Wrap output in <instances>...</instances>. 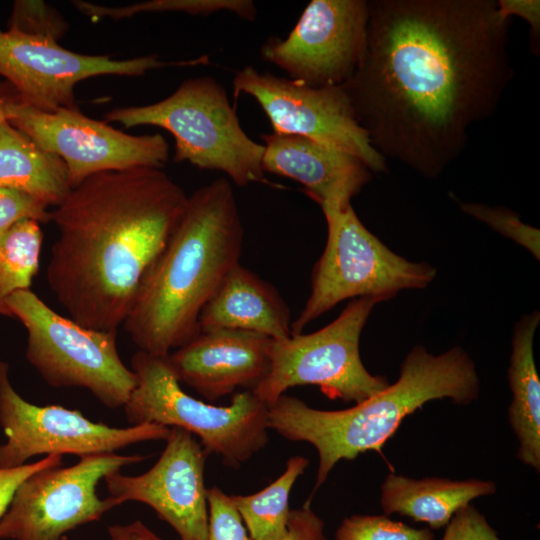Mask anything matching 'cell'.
I'll use <instances>...</instances> for the list:
<instances>
[{
    "label": "cell",
    "mask_w": 540,
    "mask_h": 540,
    "mask_svg": "<svg viewBox=\"0 0 540 540\" xmlns=\"http://www.w3.org/2000/svg\"><path fill=\"white\" fill-rule=\"evenodd\" d=\"M463 212L484 222L493 230L512 239L526 248L539 260L540 258V231L525 224L519 215L503 206H489L481 203H460Z\"/></svg>",
    "instance_id": "obj_28"
},
{
    "label": "cell",
    "mask_w": 540,
    "mask_h": 540,
    "mask_svg": "<svg viewBox=\"0 0 540 540\" xmlns=\"http://www.w3.org/2000/svg\"><path fill=\"white\" fill-rule=\"evenodd\" d=\"M64 16L41 0H17L8 21V30L58 42L68 31Z\"/></svg>",
    "instance_id": "obj_27"
},
{
    "label": "cell",
    "mask_w": 540,
    "mask_h": 540,
    "mask_svg": "<svg viewBox=\"0 0 540 540\" xmlns=\"http://www.w3.org/2000/svg\"><path fill=\"white\" fill-rule=\"evenodd\" d=\"M158 461L145 473L115 471L104 480L119 504L138 501L150 506L181 540H207L208 503L204 470L207 453L195 436L171 427Z\"/></svg>",
    "instance_id": "obj_16"
},
{
    "label": "cell",
    "mask_w": 540,
    "mask_h": 540,
    "mask_svg": "<svg viewBox=\"0 0 540 540\" xmlns=\"http://www.w3.org/2000/svg\"><path fill=\"white\" fill-rule=\"evenodd\" d=\"M377 297L352 299L339 316L309 334L273 340L267 375L251 390L267 407L286 390L315 385L330 399L361 403L386 389L387 378L372 375L360 356V336Z\"/></svg>",
    "instance_id": "obj_9"
},
{
    "label": "cell",
    "mask_w": 540,
    "mask_h": 540,
    "mask_svg": "<svg viewBox=\"0 0 540 540\" xmlns=\"http://www.w3.org/2000/svg\"><path fill=\"white\" fill-rule=\"evenodd\" d=\"M496 490L490 480L414 479L390 473L381 485L380 504L387 516L397 513L426 523L429 528L440 529L459 509Z\"/></svg>",
    "instance_id": "obj_20"
},
{
    "label": "cell",
    "mask_w": 540,
    "mask_h": 540,
    "mask_svg": "<svg viewBox=\"0 0 540 540\" xmlns=\"http://www.w3.org/2000/svg\"><path fill=\"white\" fill-rule=\"evenodd\" d=\"M105 120L165 129L175 140V162L221 171L237 186L266 180L264 145L246 134L225 88L211 76L188 78L156 103L115 108Z\"/></svg>",
    "instance_id": "obj_5"
},
{
    "label": "cell",
    "mask_w": 540,
    "mask_h": 540,
    "mask_svg": "<svg viewBox=\"0 0 540 540\" xmlns=\"http://www.w3.org/2000/svg\"><path fill=\"white\" fill-rule=\"evenodd\" d=\"M244 227L232 184L188 196L182 218L145 273L123 323L139 351L168 356L200 333L199 316L239 262Z\"/></svg>",
    "instance_id": "obj_3"
},
{
    "label": "cell",
    "mask_w": 540,
    "mask_h": 540,
    "mask_svg": "<svg viewBox=\"0 0 540 540\" xmlns=\"http://www.w3.org/2000/svg\"><path fill=\"white\" fill-rule=\"evenodd\" d=\"M308 464L307 458L292 456L284 472L264 489L250 495H230L251 540H282L290 513V492Z\"/></svg>",
    "instance_id": "obj_23"
},
{
    "label": "cell",
    "mask_w": 540,
    "mask_h": 540,
    "mask_svg": "<svg viewBox=\"0 0 540 540\" xmlns=\"http://www.w3.org/2000/svg\"><path fill=\"white\" fill-rule=\"evenodd\" d=\"M368 18L367 0H312L285 39L263 43L261 57L310 87L341 86L363 58Z\"/></svg>",
    "instance_id": "obj_14"
},
{
    "label": "cell",
    "mask_w": 540,
    "mask_h": 540,
    "mask_svg": "<svg viewBox=\"0 0 540 540\" xmlns=\"http://www.w3.org/2000/svg\"><path fill=\"white\" fill-rule=\"evenodd\" d=\"M441 540H501L473 505L459 509L445 526Z\"/></svg>",
    "instance_id": "obj_31"
},
{
    "label": "cell",
    "mask_w": 540,
    "mask_h": 540,
    "mask_svg": "<svg viewBox=\"0 0 540 540\" xmlns=\"http://www.w3.org/2000/svg\"><path fill=\"white\" fill-rule=\"evenodd\" d=\"M73 6L91 20H120L141 13L180 12L207 16L219 11L231 12L241 19L254 21L256 5L251 0H149L124 6H106L86 1H72Z\"/></svg>",
    "instance_id": "obj_25"
},
{
    "label": "cell",
    "mask_w": 540,
    "mask_h": 540,
    "mask_svg": "<svg viewBox=\"0 0 540 540\" xmlns=\"http://www.w3.org/2000/svg\"><path fill=\"white\" fill-rule=\"evenodd\" d=\"M496 0H372L363 58L342 85L373 147L422 176L455 161L514 71Z\"/></svg>",
    "instance_id": "obj_1"
},
{
    "label": "cell",
    "mask_w": 540,
    "mask_h": 540,
    "mask_svg": "<svg viewBox=\"0 0 540 540\" xmlns=\"http://www.w3.org/2000/svg\"><path fill=\"white\" fill-rule=\"evenodd\" d=\"M187 199L158 167L105 171L74 186L51 212L58 237L46 272L68 317L88 328L117 332Z\"/></svg>",
    "instance_id": "obj_2"
},
{
    "label": "cell",
    "mask_w": 540,
    "mask_h": 540,
    "mask_svg": "<svg viewBox=\"0 0 540 540\" xmlns=\"http://www.w3.org/2000/svg\"><path fill=\"white\" fill-rule=\"evenodd\" d=\"M290 310L269 282L238 263L203 307L200 332L242 330L273 340L291 336Z\"/></svg>",
    "instance_id": "obj_19"
},
{
    "label": "cell",
    "mask_w": 540,
    "mask_h": 540,
    "mask_svg": "<svg viewBox=\"0 0 540 540\" xmlns=\"http://www.w3.org/2000/svg\"><path fill=\"white\" fill-rule=\"evenodd\" d=\"M136 385L123 406L133 425L177 427L200 439L203 449L238 468L268 443V407L251 390L235 393L228 406L187 394L167 356L137 351L131 358Z\"/></svg>",
    "instance_id": "obj_6"
},
{
    "label": "cell",
    "mask_w": 540,
    "mask_h": 540,
    "mask_svg": "<svg viewBox=\"0 0 540 540\" xmlns=\"http://www.w3.org/2000/svg\"><path fill=\"white\" fill-rule=\"evenodd\" d=\"M5 304L27 331L26 359L50 386L85 388L107 408L124 406L136 377L121 360L116 331L82 326L30 289Z\"/></svg>",
    "instance_id": "obj_7"
},
{
    "label": "cell",
    "mask_w": 540,
    "mask_h": 540,
    "mask_svg": "<svg viewBox=\"0 0 540 540\" xmlns=\"http://www.w3.org/2000/svg\"><path fill=\"white\" fill-rule=\"evenodd\" d=\"M241 94L256 100L273 132L309 138L358 157L372 173L387 172L342 85L315 88L245 66L233 79L234 99Z\"/></svg>",
    "instance_id": "obj_13"
},
{
    "label": "cell",
    "mask_w": 540,
    "mask_h": 540,
    "mask_svg": "<svg viewBox=\"0 0 540 540\" xmlns=\"http://www.w3.org/2000/svg\"><path fill=\"white\" fill-rule=\"evenodd\" d=\"M335 540H435L430 528H414L387 515H353L344 518Z\"/></svg>",
    "instance_id": "obj_26"
},
{
    "label": "cell",
    "mask_w": 540,
    "mask_h": 540,
    "mask_svg": "<svg viewBox=\"0 0 540 540\" xmlns=\"http://www.w3.org/2000/svg\"><path fill=\"white\" fill-rule=\"evenodd\" d=\"M207 540H251L230 495L213 486L207 490Z\"/></svg>",
    "instance_id": "obj_29"
},
{
    "label": "cell",
    "mask_w": 540,
    "mask_h": 540,
    "mask_svg": "<svg viewBox=\"0 0 540 540\" xmlns=\"http://www.w3.org/2000/svg\"><path fill=\"white\" fill-rule=\"evenodd\" d=\"M43 232L40 223L24 219L0 236V314L11 317L5 301L30 289L39 270Z\"/></svg>",
    "instance_id": "obj_24"
},
{
    "label": "cell",
    "mask_w": 540,
    "mask_h": 540,
    "mask_svg": "<svg viewBox=\"0 0 540 540\" xmlns=\"http://www.w3.org/2000/svg\"><path fill=\"white\" fill-rule=\"evenodd\" d=\"M146 458L140 454L100 453L79 457L69 467L33 473L18 487L1 518L0 539L61 540L66 532L100 520L120 504L111 496L100 499L98 482Z\"/></svg>",
    "instance_id": "obj_10"
},
{
    "label": "cell",
    "mask_w": 540,
    "mask_h": 540,
    "mask_svg": "<svg viewBox=\"0 0 540 540\" xmlns=\"http://www.w3.org/2000/svg\"><path fill=\"white\" fill-rule=\"evenodd\" d=\"M6 114L12 126L64 161L72 188L105 171L161 168L169 157L162 134H128L84 115L78 107L43 111L19 100Z\"/></svg>",
    "instance_id": "obj_12"
},
{
    "label": "cell",
    "mask_w": 540,
    "mask_h": 540,
    "mask_svg": "<svg viewBox=\"0 0 540 540\" xmlns=\"http://www.w3.org/2000/svg\"><path fill=\"white\" fill-rule=\"evenodd\" d=\"M0 188L23 192L46 207L59 206L72 189L68 169L7 120L0 124Z\"/></svg>",
    "instance_id": "obj_22"
},
{
    "label": "cell",
    "mask_w": 540,
    "mask_h": 540,
    "mask_svg": "<svg viewBox=\"0 0 540 540\" xmlns=\"http://www.w3.org/2000/svg\"><path fill=\"white\" fill-rule=\"evenodd\" d=\"M24 219L46 223L51 220V212L44 204L23 192L0 188V236Z\"/></svg>",
    "instance_id": "obj_30"
},
{
    "label": "cell",
    "mask_w": 540,
    "mask_h": 540,
    "mask_svg": "<svg viewBox=\"0 0 540 540\" xmlns=\"http://www.w3.org/2000/svg\"><path fill=\"white\" fill-rule=\"evenodd\" d=\"M62 455H47L34 462L14 468H0V520L6 513L18 487L33 473L61 466Z\"/></svg>",
    "instance_id": "obj_32"
},
{
    "label": "cell",
    "mask_w": 540,
    "mask_h": 540,
    "mask_svg": "<svg viewBox=\"0 0 540 540\" xmlns=\"http://www.w3.org/2000/svg\"><path fill=\"white\" fill-rule=\"evenodd\" d=\"M0 426L6 436L0 444V468L22 466L38 455L115 453L135 443L166 440L171 430L159 424L115 428L78 410L32 404L14 389L5 361H0Z\"/></svg>",
    "instance_id": "obj_11"
},
{
    "label": "cell",
    "mask_w": 540,
    "mask_h": 540,
    "mask_svg": "<svg viewBox=\"0 0 540 540\" xmlns=\"http://www.w3.org/2000/svg\"><path fill=\"white\" fill-rule=\"evenodd\" d=\"M282 540H328L324 521L310 508L308 501L302 508L290 510Z\"/></svg>",
    "instance_id": "obj_34"
},
{
    "label": "cell",
    "mask_w": 540,
    "mask_h": 540,
    "mask_svg": "<svg viewBox=\"0 0 540 540\" xmlns=\"http://www.w3.org/2000/svg\"><path fill=\"white\" fill-rule=\"evenodd\" d=\"M19 100L20 95L13 85L6 80L0 81V124L7 120L8 106Z\"/></svg>",
    "instance_id": "obj_36"
},
{
    "label": "cell",
    "mask_w": 540,
    "mask_h": 540,
    "mask_svg": "<svg viewBox=\"0 0 540 540\" xmlns=\"http://www.w3.org/2000/svg\"><path fill=\"white\" fill-rule=\"evenodd\" d=\"M271 343V338L249 331H205L167 359L180 383L213 401L239 388L253 390L269 371Z\"/></svg>",
    "instance_id": "obj_17"
},
{
    "label": "cell",
    "mask_w": 540,
    "mask_h": 540,
    "mask_svg": "<svg viewBox=\"0 0 540 540\" xmlns=\"http://www.w3.org/2000/svg\"><path fill=\"white\" fill-rule=\"evenodd\" d=\"M108 533L111 540H163L139 520L126 525L109 526Z\"/></svg>",
    "instance_id": "obj_35"
},
{
    "label": "cell",
    "mask_w": 540,
    "mask_h": 540,
    "mask_svg": "<svg viewBox=\"0 0 540 540\" xmlns=\"http://www.w3.org/2000/svg\"><path fill=\"white\" fill-rule=\"evenodd\" d=\"M264 172L292 179L323 213L351 205L371 180L372 172L358 157L297 135L262 134Z\"/></svg>",
    "instance_id": "obj_18"
},
{
    "label": "cell",
    "mask_w": 540,
    "mask_h": 540,
    "mask_svg": "<svg viewBox=\"0 0 540 540\" xmlns=\"http://www.w3.org/2000/svg\"><path fill=\"white\" fill-rule=\"evenodd\" d=\"M479 394L476 366L464 349L457 346L434 355L417 345L401 363L397 381L380 393L335 411L315 409L283 394L268 407V428L315 447L319 464L313 495L340 460L370 450L381 453L402 420L425 403L449 398L465 405Z\"/></svg>",
    "instance_id": "obj_4"
},
{
    "label": "cell",
    "mask_w": 540,
    "mask_h": 540,
    "mask_svg": "<svg viewBox=\"0 0 540 540\" xmlns=\"http://www.w3.org/2000/svg\"><path fill=\"white\" fill-rule=\"evenodd\" d=\"M539 321V311L534 310L515 323L508 367L512 394L508 418L519 443L517 456L537 472L540 470V381L533 345Z\"/></svg>",
    "instance_id": "obj_21"
},
{
    "label": "cell",
    "mask_w": 540,
    "mask_h": 540,
    "mask_svg": "<svg viewBox=\"0 0 540 540\" xmlns=\"http://www.w3.org/2000/svg\"><path fill=\"white\" fill-rule=\"evenodd\" d=\"M327 240L311 275V290L291 335L347 299L386 301L401 290L422 289L436 276L425 262H412L391 251L361 222L352 204L323 213Z\"/></svg>",
    "instance_id": "obj_8"
},
{
    "label": "cell",
    "mask_w": 540,
    "mask_h": 540,
    "mask_svg": "<svg viewBox=\"0 0 540 540\" xmlns=\"http://www.w3.org/2000/svg\"><path fill=\"white\" fill-rule=\"evenodd\" d=\"M497 11L502 19L511 16L524 19L530 26V50L540 53V1L539 0H496Z\"/></svg>",
    "instance_id": "obj_33"
},
{
    "label": "cell",
    "mask_w": 540,
    "mask_h": 540,
    "mask_svg": "<svg viewBox=\"0 0 540 540\" xmlns=\"http://www.w3.org/2000/svg\"><path fill=\"white\" fill-rule=\"evenodd\" d=\"M204 57L165 62L156 54L125 60L67 50L58 42L0 31V75L11 83L23 103L43 111L76 108L74 88L101 76H143L165 66L205 64Z\"/></svg>",
    "instance_id": "obj_15"
}]
</instances>
